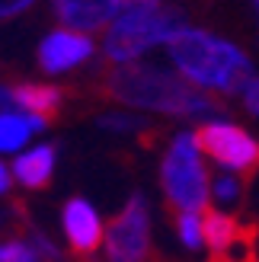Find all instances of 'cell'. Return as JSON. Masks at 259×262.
Returning a JSON list of instances; mask_svg holds the SVG:
<instances>
[{
    "mask_svg": "<svg viewBox=\"0 0 259 262\" xmlns=\"http://www.w3.org/2000/svg\"><path fill=\"white\" fill-rule=\"evenodd\" d=\"M240 237H243V230H240V224L230 214H224V211H208V217H205V243L211 246V253L218 259L234 250Z\"/></svg>",
    "mask_w": 259,
    "mask_h": 262,
    "instance_id": "cell-12",
    "label": "cell"
},
{
    "mask_svg": "<svg viewBox=\"0 0 259 262\" xmlns=\"http://www.w3.org/2000/svg\"><path fill=\"white\" fill-rule=\"evenodd\" d=\"M243 106H247L250 115H256V119H259V77H253L250 86L243 90Z\"/></svg>",
    "mask_w": 259,
    "mask_h": 262,
    "instance_id": "cell-17",
    "label": "cell"
},
{
    "mask_svg": "<svg viewBox=\"0 0 259 262\" xmlns=\"http://www.w3.org/2000/svg\"><path fill=\"white\" fill-rule=\"evenodd\" d=\"M10 179H13V173H10V166L0 160V192H7L10 189Z\"/></svg>",
    "mask_w": 259,
    "mask_h": 262,
    "instance_id": "cell-18",
    "label": "cell"
},
{
    "mask_svg": "<svg viewBox=\"0 0 259 262\" xmlns=\"http://www.w3.org/2000/svg\"><path fill=\"white\" fill-rule=\"evenodd\" d=\"M125 7L128 4H119V0H61L58 16L64 23V29L90 35L96 29H109L122 16Z\"/></svg>",
    "mask_w": 259,
    "mask_h": 262,
    "instance_id": "cell-8",
    "label": "cell"
},
{
    "mask_svg": "<svg viewBox=\"0 0 259 262\" xmlns=\"http://www.w3.org/2000/svg\"><path fill=\"white\" fill-rule=\"evenodd\" d=\"M10 173H13V179H19L23 186H29V189L45 186V182L51 179V173H55V150H51L48 144L26 147L23 154H16Z\"/></svg>",
    "mask_w": 259,
    "mask_h": 262,
    "instance_id": "cell-10",
    "label": "cell"
},
{
    "mask_svg": "<svg viewBox=\"0 0 259 262\" xmlns=\"http://www.w3.org/2000/svg\"><path fill=\"white\" fill-rule=\"evenodd\" d=\"M93 55V42L83 32H71V29H55L45 35V42L38 45V61L48 74H64L83 64Z\"/></svg>",
    "mask_w": 259,
    "mask_h": 262,
    "instance_id": "cell-7",
    "label": "cell"
},
{
    "mask_svg": "<svg viewBox=\"0 0 259 262\" xmlns=\"http://www.w3.org/2000/svg\"><path fill=\"white\" fill-rule=\"evenodd\" d=\"M147 250H150V217L144 199L135 195L106 230V253L115 262H141Z\"/></svg>",
    "mask_w": 259,
    "mask_h": 262,
    "instance_id": "cell-6",
    "label": "cell"
},
{
    "mask_svg": "<svg viewBox=\"0 0 259 262\" xmlns=\"http://www.w3.org/2000/svg\"><path fill=\"white\" fill-rule=\"evenodd\" d=\"M211 195L221 205H237L240 199H243V182L237 179V176H218L214 182H211Z\"/></svg>",
    "mask_w": 259,
    "mask_h": 262,
    "instance_id": "cell-15",
    "label": "cell"
},
{
    "mask_svg": "<svg viewBox=\"0 0 259 262\" xmlns=\"http://www.w3.org/2000/svg\"><path fill=\"white\" fill-rule=\"evenodd\" d=\"M64 233L77 253H93L99 243H106L102 221L87 199H71L64 205Z\"/></svg>",
    "mask_w": 259,
    "mask_h": 262,
    "instance_id": "cell-9",
    "label": "cell"
},
{
    "mask_svg": "<svg viewBox=\"0 0 259 262\" xmlns=\"http://www.w3.org/2000/svg\"><path fill=\"white\" fill-rule=\"evenodd\" d=\"M199 147L218 160L224 169H234V173H250L259 166V144L256 138H250L243 128L230 125V122H208L199 131Z\"/></svg>",
    "mask_w": 259,
    "mask_h": 262,
    "instance_id": "cell-5",
    "label": "cell"
},
{
    "mask_svg": "<svg viewBox=\"0 0 259 262\" xmlns=\"http://www.w3.org/2000/svg\"><path fill=\"white\" fill-rule=\"evenodd\" d=\"M0 262H38V253L19 240H7L0 243Z\"/></svg>",
    "mask_w": 259,
    "mask_h": 262,
    "instance_id": "cell-16",
    "label": "cell"
},
{
    "mask_svg": "<svg viewBox=\"0 0 259 262\" xmlns=\"http://www.w3.org/2000/svg\"><path fill=\"white\" fill-rule=\"evenodd\" d=\"M176 230H179V240H183L186 250H199L205 243V221L192 211H183L176 217Z\"/></svg>",
    "mask_w": 259,
    "mask_h": 262,
    "instance_id": "cell-14",
    "label": "cell"
},
{
    "mask_svg": "<svg viewBox=\"0 0 259 262\" xmlns=\"http://www.w3.org/2000/svg\"><path fill=\"white\" fill-rule=\"evenodd\" d=\"M109 93L135 109H154L170 115H205L221 112V106L205 96L202 90L189 86L176 74L147 68V64H125L109 77Z\"/></svg>",
    "mask_w": 259,
    "mask_h": 262,
    "instance_id": "cell-2",
    "label": "cell"
},
{
    "mask_svg": "<svg viewBox=\"0 0 259 262\" xmlns=\"http://www.w3.org/2000/svg\"><path fill=\"white\" fill-rule=\"evenodd\" d=\"M29 4H13V7H4L0 4V16H7V13H19V10H26Z\"/></svg>",
    "mask_w": 259,
    "mask_h": 262,
    "instance_id": "cell-19",
    "label": "cell"
},
{
    "mask_svg": "<svg viewBox=\"0 0 259 262\" xmlns=\"http://www.w3.org/2000/svg\"><path fill=\"white\" fill-rule=\"evenodd\" d=\"M45 115L29 112H0V154H23L32 135L45 131Z\"/></svg>",
    "mask_w": 259,
    "mask_h": 262,
    "instance_id": "cell-11",
    "label": "cell"
},
{
    "mask_svg": "<svg viewBox=\"0 0 259 262\" xmlns=\"http://www.w3.org/2000/svg\"><path fill=\"white\" fill-rule=\"evenodd\" d=\"M183 16L176 10H166L160 4H128L122 16L106 29V42L102 51L115 64H132L154 45H170L173 38L183 32Z\"/></svg>",
    "mask_w": 259,
    "mask_h": 262,
    "instance_id": "cell-3",
    "label": "cell"
},
{
    "mask_svg": "<svg viewBox=\"0 0 259 262\" xmlns=\"http://www.w3.org/2000/svg\"><path fill=\"white\" fill-rule=\"evenodd\" d=\"M160 182H163V192H166V202L173 208L199 214L205 205H208V195H211V179H208V169L202 163V147H199V138L183 131L176 135L170 150L163 157V166H160Z\"/></svg>",
    "mask_w": 259,
    "mask_h": 262,
    "instance_id": "cell-4",
    "label": "cell"
},
{
    "mask_svg": "<svg viewBox=\"0 0 259 262\" xmlns=\"http://www.w3.org/2000/svg\"><path fill=\"white\" fill-rule=\"evenodd\" d=\"M13 102L29 112V115H45V112H55L58 102H61V93L55 86H42V83H26V86H16L13 90Z\"/></svg>",
    "mask_w": 259,
    "mask_h": 262,
    "instance_id": "cell-13",
    "label": "cell"
},
{
    "mask_svg": "<svg viewBox=\"0 0 259 262\" xmlns=\"http://www.w3.org/2000/svg\"><path fill=\"white\" fill-rule=\"evenodd\" d=\"M170 61L183 74L186 83H196L202 90H224V93H240L253 80V64L237 45L224 42L211 32L186 29L179 32L170 45Z\"/></svg>",
    "mask_w": 259,
    "mask_h": 262,
    "instance_id": "cell-1",
    "label": "cell"
}]
</instances>
